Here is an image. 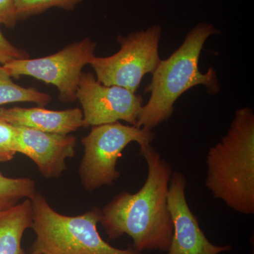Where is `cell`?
<instances>
[{
	"instance_id": "1",
	"label": "cell",
	"mask_w": 254,
	"mask_h": 254,
	"mask_svg": "<svg viewBox=\"0 0 254 254\" xmlns=\"http://www.w3.org/2000/svg\"><path fill=\"white\" fill-rule=\"evenodd\" d=\"M146 161L148 175L136 193L120 192L102 209L100 223L110 240L128 235L133 249L168 252L173 235V222L168 206L172 165L153 145L140 147Z\"/></svg>"
},
{
	"instance_id": "2",
	"label": "cell",
	"mask_w": 254,
	"mask_h": 254,
	"mask_svg": "<svg viewBox=\"0 0 254 254\" xmlns=\"http://www.w3.org/2000/svg\"><path fill=\"white\" fill-rule=\"evenodd\" d=\"M210 23H199L187 33L185 41L168 59L161 60L145 88L150 93L148 103L142 108L136 127L152 131L173 115L177 100L190 88H206L210 95L220 91L218 74L213 67L206 73L198 68L200 53L209 37L218 33Z\"/></svg>"
},
{
	"instance_id": "3",
	"label": "cell",
	"mask_w": 254,
	"mask_h": 254,
	"mask_svg": "<svg viewBox=\"0 0 254 254\" xmlns=\"http://www.w3.org/2000/svg\"><path fill=\"white\" fill-rule=\"evenodd\" d=\"M205 185L214 198L243 215L254 214V113L237 110L226 134L210 147Z\"/></svg>"
},
{
	"instance_id": "4",
	"label": "cell",
	"mask_w": 254,
	"mask_h": 254,
	"mask_svg": "<svg viewBox=\"0 0 254 254\" xmlns=\"http://www.w3.org/2000/svg\"><path fill=\"white\" fill-rule=\"evenodd\" d=\"M32 228L36 241L32 253L36 254H142L133 249L120 250L100 237L97 225L102 217L98 207L78 216L57 213L41 193L32 198Z\"/></svg>"
},
{
	"instance_id": "5",
	"label": "cell",
	"mask_w": 254,
	"mask_h": 254,
	"mask_svg": "<svg viewBox=\"0 0 254 254\" xmlns=\"http://www.w3.org/2000/svg\"><path fill=\"white\" fill-rule=\"evenodd\" d=\"M155 137L153 131L120 122L92 127L91 132L81 140L84 155L79 175L85 190L93 191L111 186L121 176L117 165L127 145L136 142L140 147L145 146L150 144Z\"/></svg>"
},
{
	"instance_id": "6",
	"label": "cell",
	"mask_w": 254,
	"mask_h": 254,
	"mask_svg": "<svg viewBox=\"0 0 254 254\" xmlns=\"http://www.w3.org/2000/svg\"><path fill=\"white\" fill-rule=\"evenodd\" d=\"M161 33L162 28L155 25L145 31L118 36V53L104 58L95 56L89 64L97 81L136 93L145 75L154 72L161 61L158 53Z\"/></svg>"
},
{
	"instance_id": "7",
	"label": "cell",
	"mask_w": 254,
	"mask_h": 254,
	"mask_svg": "<svg viewBox=\"0 0 254 254\" xmlns=\"http://www.w3.org/2000/svg\"><path fill=\"white\" fill-rule=\"evenodd\" d=\"M96 46L91 38H85L55 54L36 59L14 60L2 66L11 78L28 76L53 85L59 91L60 101L73 103L77 100L82 70L95 56Z\"/></svg>"
},
{
	"instance_id": "8",
	"label": "cell",
	"mask_w": 254,
	"mask_h": 254,
	"mask_svg": "<svg viewBox=\"0 0 254 254\" xmlns=\"http://www.w3.org/2000/svg\"><path fill=\"white\" fill-rule=\"evenodd\" d=\"M76 98L83 110V127L120 120L136 126L143 106L141 95L123 87L105 86L92 73H81Z\"/></svg>"
},
{
	"instance_id": "9",
	"label": "cell",
	"mask_w": 254,
	"mask_h": 254,
	"mask_svg": "<svg viewBox=\"0 0 254 254\" xmlns=\"http://www.w3.org/2000/svg\"><path fill=\"white\" fill-rule=\"evenodd\" d=\"M186 187L185 175L173 172L168 195L173 235L167 254H220L231 250V246L213 245L205 236L187 203Z\"/></svg>"
},
{
	"instance_id": "10",
	"label": "cell",
	"mask_w": 254,
	"mask_h": 254,
	"mask_svg": "<svg viewBox=\"0 0 254 254\" xmlns=\"http://www.w3.org/2000/svg\"><path fill=\"white\" fill-rule=\"evenodd\" d=\"M15 128L16 152L31 158L46 178L59 177L66 170V159L75 154L76 137L46 133L28 127Z\"/></svg>"
},
{
	"instance_id": "11",
	"label": "cell",
	"mask_w": 254,
	"mask_h": 254,
	"mask_svg": "<svg viewBox=\"0 0 254 254\" xmlns=\"http://www.w3.org/2000/svg\"><path fill=\"white\" fill-rule=\"evenodd\" d=\"M0 117L14 126L56 134H70L83 127V112L76 108L50 110L40 108H0Z\"/></svg>"
},
{
	"instance_id": "12",
	"label": "cell",
	"mask_w": 254,
	"mask_h": 254,
	"mask_svg": "<svg viewBox=\"0 0 254 254\" xmlns=\"http://www.w3.org/2000/svg\"><path fill=\"white\" fill-rule=\"evenodd\" d=\"M33 221V206L28 198L0 213V254H26L21 240Z\"/></svg>"
},
{
	"instance_id": "13",
	"label": "cell",
	"mask_w": 254,
	"mask_h": 254,
	"mask_svg": "<svg viewBox=\"0 0 254 254\" xmlns=\"http://www.w3.org/2000/svg\"><path fill=\"white\" fill-rule=\"evenodd\" d=\"M50 100L49 94L35 88L18 86L0 64V107L14 103H33L39 107H44Z\"/></svg>"
},
{
	"instance_id": "14",
	"label": "cell",
	"mask_w": 254,
	"mask_h": 254,
	"mask_svg": "<svg viewBox=\"0 0 254 254\" xmlns=\"http://www.w3.org/2000/svg\"><path fill=\"white\" fill-rule=\"evenodd\" d=\"M36 184L31 179L9 178L0 173V213L37 194Z\"/></svg>"
},
{
	"instance_id": "15",
	"label": "cell",
	"mask_w": 254,
	"mask_h": 254,
	"mask_svg": "<svg viewBox=\"0 0 254 254\" xmlns=\"http://www.w3.org/2000/svg\"><path fill=\"white\" fill-rule=\"evenodd\" d=\"M83 0H15L18 20L44 12L50 8L71 11Z\"/></svg>"
},
{
	"instance_id": "16",
	"label": "cell",
	"mask_w": 254,
	"mask_h": 254,
	"mask_svg": "<svg viewBox=\"0 0 254 254\" xmlns=\"http://www.w3.org/2000/svg\"><path fill=\"white\" fill-rule=\"evenodd\" d=\"M16 132L14 125L0 117V163L12 160L16 150Z\"/></svg>"
},
{
	"instance_id": "17",
	"label": "cell",
	"mask_w": 254,
	"mask_h": 254,
	"mask_svg": "<svg viewBox=\"0 0 254 254\" xmlns=\"http://www.w3.org/2000/svg\"><path fill=\"white\" fill-rule=\"evenodd\" d=\"M30 58L24 50L20 49L10 43L0 29V64L4 65L14 60Z\"/></svg>"
},
{
	"instance_id": "18",
	"label": "cell",
	"mask_w": 254,
	"mask_h": 254,
	"mask_svg": "<svg viewBox=\"0 0 254 254\" xmlns=\"http://www.w3.org/2000/svg\"><path fill=\"white\" fill-rule=\"evenodd\" d=\"M18 21L15 0H0V26L13 28Z\"/></svg>"
},
{
	"instance_id": "19",
	"label": "cell",
	"mask_w": 254,
	"mask_h": 254,
	"mask_svg": "<svg viewBox=\"0 0 254 254\" xmlns=\"http://www.w3.org/2000/svg\"><path fill=\"white\" fill-rule=\"evenodd\" d=\"M31 254H36L31 253Z\"/></svg>"
}]
</instances>
